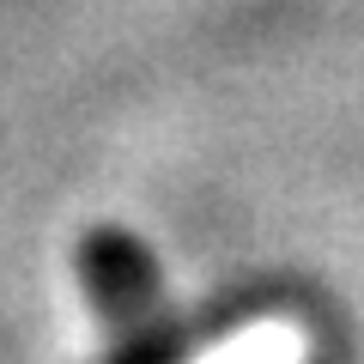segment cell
Segmentation results:
<instances>
[{
	"mask_svg": "<svg viewBox=\"0 0 364 364\" xmlns=\"http://www.w3.org/2000/svg\"><path fill=\"white\" fill-rule=\"evenodd\" d=\"M188 364H304V334H298V322L273 316V322H249L243 334H231L225 346L200 352Z\"/></svg>",
	"mask_w": 364,
	"mask_h": 364,
	"instance_id": "1",
	"label": "cell"
}]
</instances>
